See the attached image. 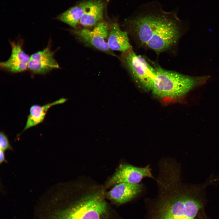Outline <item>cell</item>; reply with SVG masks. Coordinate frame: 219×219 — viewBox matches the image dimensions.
Returning <instances> with one entry per match:
<instances>
[{
    "label": "cell",
    "instance_id": "cell-8",
    "mask_svg": "<svg viewBox=\"0 0 219 219\" xmlns=\"http://www.w3.org/2000/svg\"><path fill=\"white\" fill-rule=\"evenodd\" d=\"M143 186L141 183L121 182L115 185L105 193L106 199L112 205L120 206L135 199L142 193Z\"/></svg>",
    "mask_w": 219,
    "mask_h": 219
},
{
    "label": "cell",
    "instance_id": "cell-5",
    "mask_svg": "<svg viewBox=\"0 0 219 219\" xmlns=\"http://www.w3.org/2000/svg\"><path fill=\"white\" fill-rule=\"evenodd\" d=\"M119 58L135 82L146 90H151L157 66L151 64L144 57L137 54L132 48L122 52Z\"/></svg>",
    "mask_w": 219,
    "mask_h": 219
},
{
    "label": "cell",
    "instance_id": "cell-9",
    "mask_svg": "<svg viewBox=\"0 0 219 219\" xmlns=\"http://www.w3.org/2000/svg\"><path fill=\"white\" fill-rule=\"evenodd\" d=\"M54 52L51 50V41L43 50L30 56L28 69L34 74L44 75L54 69L60 68L54 58Z\"/></svg>",
    "mask_w": 219,
    "mask_h": 219
},
{
    "label": "cell",
    "instance_id": "cell-16",
    "mask_svg": "<svg viewBox=\"0 0 219 219\" xmlns=\"http://www.w3.org/2000/svg\"><path fill=\"white\" fill-rule=\"evenodd\" d=\"M4 151L0 150V164H1L3 162L7 163L8 161L5 158V154Z\"/></svg>",
    "mask_w": 219,
    "mask_h": 219
},
{
    "label": "cell",
    "instance_id": "cell-13",
    "mask_svg": "<svg viewBox=\"0 0 219 219\" xmlns=\"http://www.w3.org/2000/svg\"><path fill=\"white\" fill-rule=\"evenodd\" d=\"M67 100L66 98H62L42 106L38 104L32 105L30 108V113L28 116L25 126L22 132L42 122L48 110L51 106L63 103Z\"/></svg>",
    "mask_w": 219,
    "mask_h": 219
},
{
    "label": "cell",
    "instance_id": "cell-1",
    "mask_svg": "<svg viewBox=\"0 0 219 219\" xmlns=\"http://www.w3.org/2000/svg\"><path fill=\"white\" fill-rule=\"evenodd\" d=\"M156 180L158 193L153 198L145 200L143 219H196L204 210L206 189L214 183L210 178L200 184L183 183L181 169L170 165L159 169Z\"/></svg>",
    "mask_w": 219,
    "mask_h": 219
},
{
    "label": "cell",
    "instance_id": "cell-4",
    "mask_svg": "<svg viewBox=\"0 0 219 219\" xmlns=\"http://www.w3.org/2000/svg\"><path fill=\"white\" fill-rule=\"evenodd\" d=\"M209 78L208 75L191 76L157 66L151 91L161 98L178 99L204 84Z\"/></svg>",
    "mask_w": 219,
    "mask_h": 219
},
{
    "label": "cell",
    "instance_id": "cell-6",
    "mask_svg": "<svg viewBox=\"0 0 219 219\" xmlns=\"http://www.w3.org/2000/svg\"><path fill=\"white\" fill-rule=\"evenodd\" d=\"M110 27L107 22L102 21L92 30L84 28L72 31L76 38L85 45L93 47L109 54L115 56L109 48L107 38Z\"/></svg>",
    "mask_w": 219,
    "mask_h": 219
},
{
    "label": "cell",
    "instance_id": "cell-3",
    "mask_svg": "<svg viewBox=\"0 0 219 219\" xmlns=\"http://www.w3.org/2000/svg\"><path fill=\"white\" fill-rule=\"evenodd\" d=\"M64 201L55 219H124L102 191L72 194Z\"/></svg>",
    "mask_w": 219,
    "mask_h": 219
},
{
    "label": "cell",
    "instance_id": "cell-15",
    "mask_svg": "<svg viewBox=\"0 0 219 219\" xmlns=\"http://www.w3.org/2000/svg\"><path fill=\"white\" fill-rule=\"evenodd\" d=\"M0 148L4 151L7 150L13 151L7 135L2 131L0 133Z\"/></svg>",
    "mask_w": 219,
    "mask_h": 219
},
{
    "label": "cell",
    "instance_id": "cell-14",
    "mask_svg": "<svg viewBox=\"0 0 219 219\" xmlns=\"http://www.w3.org/2000/svg\"><path fill=\"white\" fill-rule=\"evenodd\" d=\"M91 0H85L69 8L57 15L56 19L72 27L75 29Z\"/></svg>",
    "mask_w": 219,
    "mask_h": 219
},
{
    "label": "cell",
    "instance_id": "cell-2",
    "mask_svg": "<svg viewBox=\"0 0 219 219\" xmlns=\"http://www.w3.org/2000/svg\"><path fill=\"white\" fill-rule=\"evenodd\" d=\"M177 10H164L158 2L141 5L125 22L127 31L140 46L160 54L176 46L182 32Z\"/></svg>",
    "mask_w": 219,
    "mask_h": 219
},
{
    "label": "cell",
    "instance_id": "cell-7",
    "mask_svg": "<svg viewBox=\"0 0 219 219\" xmlns=\"http://www.w3.org/2000/svg\"><path fill=\"white\" fill-rule=\"evenodd\" d=\"M146 177L155 179L149 165L140 167L128 164L123 163L119 165L110 179L108 185L110 186L121 182L138 184Z\"/></svg>",
    "mask_w": 219,
    "mask_h": 219
},
{
    "label": "cell",
    "instance_id": "cell-12",
    "mask_svg": "<svg viewBox=\"0 0 219 219\" xmlns=\"http://www.w3.org/2000/svg\"><path fill=\"white\" fill-rule=\"evenodd\" d=\"M105 8V3L102 1L91 0L79 23L86 28L94 27L102 21Z\"/></svg>",
    "mask_w": 219,
    "mask_h": 219
},
{
    "label": "cell",
    "instance_id": "cell-17",
    "mask_svg": "<svg viewBox=\"0 0 219 219\" xmlns=\"http://www.w3.org/2000/svg\"><path fill=\"white\" fill-rule=\"evenodd\" d=\"M198 219H208V218H199Z\"/></svg>",
    "mask_w": 219,
    "mask_h": 219
},
{
    "label": "cell",
    "instance_id": "cell-11",
    "mask_svg": "<svg viewBox=\"0 0 219 219\" xmlns=\"http://www.w3.org/2000/svg\"><path fill=\"white\" fill-rule=\"evenodd\" d=\"M128 34L127 31L121 30L117 23L110 25L107 38L109 48L122 52L132 48Z\"/></svg>",
    "mask_w": 219,
    "mask_h": 219
},
{
    "label": "cell",
    "instance_id": "cell-10",
    "mask_svg": "<svg viewBox=\"0 0 219 219\" xmlns=\"http://www.w3.org/2000/svg\"><path fill=\"white\" fill-rule=\"evenodd\" d=\"M11 53L6 61L0 62L2 69L12 73L22 72L28 68L30 58L23 49V42L21 40L9 41Z\"/></svg>",
    "mask_w": 219,
    "mask_h": 219
}]
</instances>
